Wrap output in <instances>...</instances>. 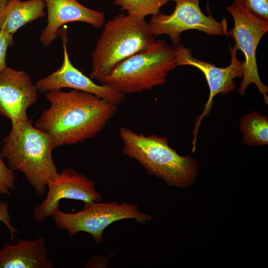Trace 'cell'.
<instances>
[{"instance_id": "obj_16", "label": "cell", "mask_w": 268, "mask_h": 268, "mask_svg": "<svg viewBox=\"0 0 268 268\" xmlns=\"http://www.w3.org/2000/svg\"><path fill=\"white\" fill-rule=\"evenodd\" d=\"M243 134V142L248 146L268 144V117L253 111L242 117L239 127Z\"/></svg>"}, {"instance_id": "obj_1", "label": "cell", "mask_w": 268, "mask_h": 268, "mask_svg": "<svg viewBox=\"0 0 268 268\" xmlns=\"http://www.w3.org/2000/svg\"><path fill=\"white\" fill-rule=\"evenodd\" d=\"M46 97L50 106L34 126L51 137L55 148L95 137L118 108V105L96 95L75 89L50 91Z\"/></svg>"}, {"instance_id": "obj_15", "label": "cell", "mask_w": 268, "mask_h": 268, "mask_svg": "<svg viewBox=\"0 0 268 268\" xmlns=\"http://www.w3.org/2000/svg\"><path fill=\"white\" fill-rule=\"evenodd\" d=\"M44 0H14L0 10V30L13 35L20 28L46 15Z\"/></svg>"}, {"instance_id": "obj_21", "label": "cell", "mask_w": 268, "mask_h": 268, "mask_svg": "<svg viewBox=\"0 0 268 268\" xmlns=\"http://www.w3.org/2000/svg\"><path fill=\"white\" fill-rule=\"evenodd\" d=\"M0 221L3 222L8 228L10 234L11 239H13L15 234L18 233V231L11 224V218L8 211V205L6 202H0Z\"/></svg>"}, {"instance_id": "obj_11", "label": "cell", "mask_w": 268, "mask_h": 268, "mask_svg": "<svg viewBox=\"0 0 268 268\" xmlns=\"http://www.w3.org/2000/svg\"><path fill=\"white\" fill-rule=\"evenodd\" d=\"M46 199L34 209L35 219L42 221L59 210V203L63 199L79 200L84 202L102 200L96 191L95 183L74 169L63 170L47 185Z\"/></svg>"}, {"instance_id": "obj_9", "label": "cell", "mask_w": 268, "mask_h": 268, "mask_svg": "<svg viewBox=\"0 0 268 268\" xmlns=\"http://www.w3.org/2000/svg\"><path fill=\"white\" fill-rule=\"evenodd\" d=\"M231 54V63L225 67H219L210 63L198 60L194 57L191 49L179 45L175 47L177 66H191L199 69L205 76L209 89V95L202 114L196 121L193 131V145H196L199 126L204 117L209 115L213 98L218 94L227 95L236 89L234 79L243 77L244 72V61L239 60L237 57V50L229 46Z\"/></svg>"}, {"instance_id": "obj_2", "label": "cell", "mask_w": 268, "mask_h": 268, "mask_svg": "<svg viewBox=\"0 0 268 268\" xmlns=\"http://www.w3.org/2000/svg\"><path fill=\"white\" fill-rule=\"evenodd\" d=\"M3 142L0 154L8 167L22 173L38 195H44L49 182L59 173L52 157L55 147L51 137L29 119L11 125Z\"/></svg>"}, {"instance_id": "obj_12", "label": "cell", "mask_w": 268, "mask_h": 268, "mask_svg": "<svg viewBox=\"0 0 268 268\" xmlns=\"http://www.w3.org/2000/svg\"><path fill=\"white\" fill-rule=\"evenodd\" d=\"M37 91L27 72L9 67L0 71V116L11 125L28 120L27 110L37 101Z\"/></svg>"}, {"instance_id": "obj_7", "label": "cell", "mask_w": 268, "mask_h": 268, "mask_svg": "<svg viewBox=\"0 0 268 268\" xmlns=\"http://www.w3.org/2000/svg\"><path fill=\"white\" fill-rule=\"evenodd\" d=\"M227 11L234 20V27L226 35L235 40L233 46L244 55V72L243 79L238 89L242 96L245 95L249 85L255 84L263 101L268 104V87L261 80L256 60V50L260 41L268 31V21L261 19L246 9L237 7L233 3L226 6Z\"/></svg>"}, {"instance_id": "obj_20", "label": "cell", "mask_w": 268, "mask_h": 268, "mask_svg": "<svg viewBox=\"0 0 268 268\" xmlns=\"http://www.w3.org/2000/svg\"><path fill=\"white\" fill-rule=\"evenodd\" d=\"M14 44L13 35L0 30V71L7 67L6 53L8 48Z\"/></svg>"}, {"instance_id": "obj_13", "label": "cell", "mask_w": 268, "mask_h": 268, "mask_svg": "<svg viewBox=\"0 0 268 268\" xmlns=\"http://www.w3.org/2000/svg\"><path fill=\"white\" fill-rule=\"evenodd\" d=\"M47 10V24L40 36L45 47L58 37L60 28L67 23L82 22L95 28L103 27L105 18L103 12L88 8L77 0H44Z\"/></svg>"}, {"instance_id": "obj_22", "label": "cell", "mask_w": 268, "mask_h": 268, "mask_svg": "<svg viewBox=\"0 0 268 268\" xmlns=\"http://www.w3.org/2000/svg\"><path fill=\"white\" fill-rule=\"evenodd\" d=\"M14 0H0V10L8 3Z\"/></svg>"}, {"instance_id": "obj_23", "label": "cell", "mask_w": 268, "mask_h": 268, "mask_svg": "<svg viewBox=\"0 0 268 268\" xmlns=\"http://www.w3.org/2000/svg\"></svg>"}, {"instance_id": "obj_17", "label": "cell", "mask_w": 268, "mask_h": 268, "mask_svg": "<svg viewBox=\"0 0 268 268\" xmlns=\"http://www.w3.org/2000/svg\"><path fill=\"white\" fill-rule=\"evenodd\" d=\"M172 0H115L114 4L126 11L133 17L142 19L149 15H155L163 5Z\"/></svg>"}, {"instance_id": "obj_8", "label": "cell", "mask_w": 268, "mask_h": 268, "mask_svg": "<svg viewBox=\"0 0 268 268\" xmlns=\"http://www.w3.org/2000/svg\"><path fill=\"white\" fill-rule=\"evenodd\" d=\"M200 0H172L176 2L173 12L166 15L160 11L152 15L148 22L154 37L168 35L175 47L185 31L197 30L210 35L227 34V21H217L211 14L207 16L200 6Z\"/></svg>"}, {"instance_id": "obj_10", "label": "cell", "mask_w": 268, "mask_h": 268, "mask_svg": "<svg viewBox=\"0 0 268 268\" xmlns=\"http://www.w3.org/2000/svg\"><path fill=\"white\" fill-rule=\"evenodd\" d=\"M58 35L61 37L63 46V64L58 69L36 82L37 90L47 93L69 88L93 94L117 105L123 102L125 94L110 84L95 83L72 65L67 52V29L59 30Z\"/></svg>"}, {"instance_id": "obj_6", "label": "cell", "mask_w": 268, "mask_h": 268, "mask_svg": "<svg viewBox=\"0 0 268 268\" xmlns=\"http://www.w3.org/2000/svg\"><path fill=\"white\" fill-rule=\"evenodd\" d=\"M52 216L57 226L67 231L69 236L81 231L87 232L97 244L103 242L105 229L115 221L132 218L143 223L152 219L149 214L140 212L136 204L125 202H84L83 209L77 212L67 213L59 210Z\"/></svg>"}, {"instance_id": "obj_4", "label": "cell", "mask_w": 268, "mask_h": 268, "mask_svg": "<svg viewBox=\"0 0 268 268\" xmlns=\"http://www.w3.org/2000/svg\"><path fill=\"white\" fill-rule=\"evenodd\" d=\"M155 41L148 22L121 13L108 21L91 56L90 77L98 81L120 63L150 47Z\"/></svg>"}, {"instance_id": "obj_3", "label": "cell", "mask_w": 268, "mask_h": 268, "mask_svg": "<svg viewBox=\"0 0 268 268\" xmlns=\"http://www.w3.org/2000/svg\"><path fill=\"white\" fill-rule=\"evenodd\" d=\"M119 134L123 152L137 160L147 174L162 179L169 186L187 187L199 175L198 161L191 156H181L168 143L166 137L145 135L121 127Z\"/></svg>"}, {"instance_id": "obj_18", "label": "cell", "mask_w": 268, "mask_h": 268, "mask_svg": "<svg viewBox=\"0 0 268 268\" xmlns=\"http://www.w3.org/2000/svg\"><path fill=\"white\" fill-rule=\"evenodd\" d=\"M238 8L245 9L256 16L268 21V0H232Z\"/></svg>"}, {"instance_id": "obj_14", "label": "cell", "mask_w": 268, "mask_h": 268, "mask_svg": "<svg viewBox=\"0 0 268 268\" xmlns=\"http://www.w3.org/2000/svg\"><path fill=\"white\" fill-rule=\"evenodd\" d=\"M46 240L19 239L15 245L7 244L0 249V268H54L48 258Z\"/></svg>"}, {"instance_id": "obj_19", "label": "cell", "mask_w": 268, "mask_h": 268, "mask_svg": "<svg viewBox=\"0 0 268 268\" xmlns=\"http://www.w3.org/2000/svg\"><path fill=\"white\" fill-rule=\"evenodd\" d=\"M1 143L0 141V194L11 196V191L15 189L17 178L13 171L6 166L0 154Z\"/></svg>"}, {"instance_id": "obj_5", "label": "cell", "mask_w": 268, "mask_h": 268, "mask_svg": "<svg viewBox=\"0 0 268 268\" xmlns=\"http://www.w3.org/2000/svg\"><path fill=\"white\" fill-rule=\"evenodd\" d=\"M176 67L175 47L160 39L120 63L98 81L112 85L124 94L148 91L164 84L169 73Z\"/></svg>"}]
</instances>
